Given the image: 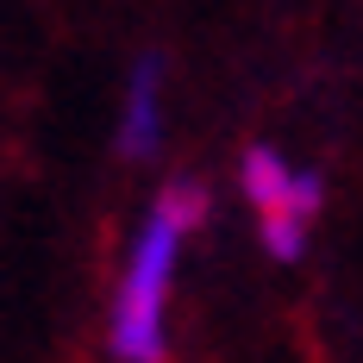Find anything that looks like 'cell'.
<instances>
[{
    "instance_id": "3",
    "label": "cell",
    "mask_w": 363,
    "mask_h": 363,
    "mask_svg": "<svg viewBox=\"0 0 363 363\" xmlns=\"http://www.w3.org/2000/svg\"><path fill=\"white\" fill-rule=\"evenodd\" d=\"M289 163L276 157L269 145H251L245 150V163H238V182H245V194H251L257 213H269V207H282V194H289Z\"/></svg>"
},
{
    "instance_id": "1",
    "label": "cell",
    "mask_w": 363,
    "mask_h": 363,
    "mask_svg": "<svg viewBox=\"0 0 363 363\" xmlns=\"http://www.w3.org/2000/svg\"><path fill=\"white\" fill-rule=\"evenodd\" d=\"M207 188L194 176H176L157 207H150L145 232L132 245V263H125V282L113 294V357L119 363H163L169 357V338H163V301H169V276H176L182 238L207 219Z\"/></svg>"
},
{
    "instance_id": "2",
    "label": "cell",
    "mask_w": 363,
    "mask_h": 363,
    "mask_svg": "<svg viewBox=\"0 0 363 363\" xmlns=\"http://www.w3.org/2000/svg\"><path fill=\"white\" fill-rule=\"evenodd\" d=\"M163 145V57L145 50L125 75V113H119V157L145 163Z\"/></svg>"
},
{
    "instance_id": "4",
    "label": "cell",
    "mask_w": 363,
    "mask_h": 363,
    "mask_svg": "<svg viewBox=\"0 0 363 363\" xmlns=\"http://www.w3.org/2000/svg\"><path fill=\"white\" fill-rule=\"evenodd\" d=\"M263 219V245H269V257H282V263H294V257L307 251V219L289 213V207H269V213H257Z\"/></svg>"
}]
</instances>
